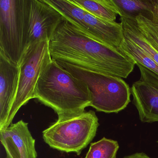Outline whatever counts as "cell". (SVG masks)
<instances>
[{
  "label": "cell",
  "instance_id": "obj_1",
  "mask_svg": "<svg viewBox=\"0 0 158 158\" xmlns=\"http://www.w3.org/2000/svg\"><path fill=\"white\" fill-rule=\"evenodd\" d=\"M52 59L90 72L126 78L136 62L120 49L90 37L64 19L49 40Z\"/></svg>",
  "mask_w": 158,
  "mask_h": 158
},
{
  "label": "cell",
  "instance_id": "obj_2",
  "mask_svg": "<svg viewBox=\"0 0 158 158\" xmlns=\"http://www.w3.org/2000/svg\"><path fill=\"white\" fill-rule=\"evenodd\" d=\"M34 98L53 109L58 115L84 111L92 102L87 84L52 60L39 78Z\"/></svg>",
  "mask_w": 158,
  "mask_h": 158
},
{
  "label": "cell",
  "instance_id": "obj_3",
  "mask_svg": "<svg viewBox=\"0 0 158 158\" xmlns=\"http://www.w3.org/2000/svg\"><path fill=\"white\" fill-rule=\"evenodd\" d=\"M99 125L93 110L59 114L57 121L42 132L43 138L52 148L79 155L95 137Z\"/></svg>",
  "mask_w": 158,
  "mask_h": 158
},
{
  "label": "cell",
  "instance_id": "obj_4",
  "mask_svg": "<svg viewBox=\"0 0 158 158\" xmlns=\"http://www.w3.org/2000/svg\"><path fill=\"white\" fill-rule=\"evenodd\" d=\"M57 62L75 77L87 84L91 92V106L98 111L118 113L125 109L131 101V89L121 77L90 72L69 64Z\"/></svg>",
  "mask_w": 158,
  "mask_h": 158
},
{
  "label": "cell",
  "instance_id": "obj_5",
  "mask_svg": "<svg viewBox=\"0 0 158 158\" xmlns=\"http://www.w3.org/2000/svg\"><path fill=\"white\" fill-rule=\"evenodd\" d=\"M64 19L45 0H23V55L40 41L50 40Z\"/></svg>",
  "mask_w": 158,
  "mask_h": 158
},
{
  "label": "cell",
  "instance_id": "obj_6",
  "mask_svg": "<svg viewBox=\"0 0 158 158\" xmlns=\"http://www.w3.org/2000/svg\"><path fill=\"white\" fill-rule=\"evenodd\" d=\"M48 40H45L31 48L24 54L19 66L20 75L17 93L8 116L7 126L20 108L34 98L35 88L39 78L47 64L52 60Z\"/></svg>",
  "mask_w": 158,
  "mask_h": 158
},
{
  "label": "cell",
  "instance_id": "obj_7",
  "mask_svg": "<svg viewBox=\"0 0 158 158\" xmlns=\"http://www.w3.org/2000/svg\"><path fill=\"white\" fill-rule=\"evenodd\" d=\"M0 50L19 65L23 55V0H0Z\"/></svg>",
  "mask_w": 158,
  "mask_h": 158
},
{
  "label": "cell",
  "instance_id": "obj_8",
  "mask_svg": "<svg viewBox=\"0 0 158 158\" xmlns=\"http://www.w3.org/2000/svg\"><path fill=\"white\" fill-rule=\"evenodd\" d=\"M136 64L140 77L131 89L133 103L141 122H158V75L140 64Z\"/></svg>",
  "mask_w": 158,
  "mask_h": 158
},
{
  "label": "cell",
  "instance_id": "obj_9",
  "mask_svg": "<svg viewBox=\"0 0 158 158\" xmlns=\"http://www.w3.org/2000/svg\"><path fill=\"white\" fill-rule=\"evenodd\" d=\"M0 140L6 152V158H37L35 140L28 123L20 120L0 130Z\"/></svg>",
  "mask_w": 158,
  "mask_h": 158
},
{
  "label": "cell",
  "instance_id": "obj_10",
  "mask_svg": "<svg viewBox=\"0 0 158 158\" xmlns=\"http://www.w3.org/2000/svg\"><path fill=\"white\" fill-rule=\"evenodd\" d=\"M20 67L0 50V130L7 126L8 116L17 93Z\"/></svg>",
  "mask_w": 158,
  "mask_h": 158
},
{
  "label": "cell",
  "instance_id": "obj_11",
  "mask_svg": "<svg viewBox=\"0 0 158 158\" xmlns=\"http://www.w3.org/2000/svg\"><path fill=\"white\" fill-rule=\"evenodd\" d=\"M76 26L95 40L114 48H119L124 40L122 23L102 20L86 11L83 20Z\"/></svg>",
  "mask_w": 158,
  "mask_h": 158
},
{
  "label": "cell",
  "instance_id": "obj_12",
  "mask_svg": "<svg viewBox=\"0 0 158 158\" xmlns=\"http://www.w3.org/2000/svg\"><path fill=\"white\" fill-rule=\"evenodd\" d=\"M125 37L133 41L158 64V50L139 31L136 19L121 17Z\"/></svg>",
  "mask_w": 158,
  "mask_h": 158
},
{
  "label": "cell",
  "instance_id": "obj_13",
  "mask_svg": "<svg viewBox=\"0 0 158 158\" xmlns=\"http://www.w3.org/2000/svg\"><path fill=\"white\" fill-rule=\"evenodd\" d=\"M89 13L105 21L114 22L119 15L113 0H73Z\"/></svg>",
  "mask_w": 158,
  "mask_h": 158
},
{
  "label": "cell",
  "instance_id": "obj_14",
  "mask_svg": "<svg viewBox=\"0 0 158 158\" xmlns=\"http://www.w3.org/2000/svg\"><path fill=\"white\" fill-rule=\"evenodd\" d=\"M121 17L135 19L142 15L152 20L151 0H113Z\"/></svg>",
  "mask_w": 158,
  "mask_h": 158
},
{
  "label": "cell",
  "instance_id": "obj_15",
  "mask_svg": "<svg viewBox=\"0 0 158 158\" xmlns=\"http://www.w3.org/2000/svg\"><path fill=\"white\" fill-rule=\"evenodd\" d=\"M119 49L132 58L136 64H140L158 75V64L133 41L124 37Z\"/></svg>",
  "mask_w": 158,
  "mask_h": 158
},
{
  "label": "cell",
  "instance_id": "obj_16",
  "mask_svg": "<svg viewBox=\"0 0 158 158\" xmlns=\"http://www.w3.org/2000/svg\"><path fill=\"white\" fill-rule=\"evenodd\" d=\"M118 149L117 141L104 137L91 143L85 158H116Z\"/></svg>",
  "mask_w": 158,
  "mask_h": 158
},
{
  "label": "cell",
  "instance_id": "obj_17",
  "mask_svg": "<svg viewBox=\"0 0 158 158\" xmlns=\"http://www.w3.org/2000/svg\"><path fill=\"white\" fill-rule=\"evenodd\" d=\"M135 19L139 31L158 50V24L142 15Z\"/></svg>",
  "mask_w": 158,
  "mask_h": 158
},
{
  "label": "cell",
  "instance_id": "obj_18",
  "mask_svg": "<svg viewBox=\"0 0 158 158\" xmlns=\"http://www.w3.org/2000/svg\"><path fill=\"white\" fill-rule=\"evenodd\" d=\"M151 2L152 4V21L158 24V0H151Z\"/></svg>",
  "mask_w": 158,
  "mask_h": 158
},
{
  "label": "cell",
  "instance_id": "obj_19",
  "mask_svg": "<svg viewBox=\"0 0 158 158\" xmlns=\"http://www.w3.org/2000/svg\"><path fill=\"white\" fill-rule=\"evenodd\" d=\"M123 158H151L143 152H137L131 155L125 156Z\"/></svg>",
  "mask_w": 158,
  "mask_h": 158
},
{
  "label": "cell",
  "instance_id": "obj_20",
  "mask_svg": "<svg viewBox=\"0 0 158 158\" xmlns=\"http://www.w3.org/2000/svg\"></svg>",
  "mask_w": 158,
  "mask_h": 158
}]
</instances>
